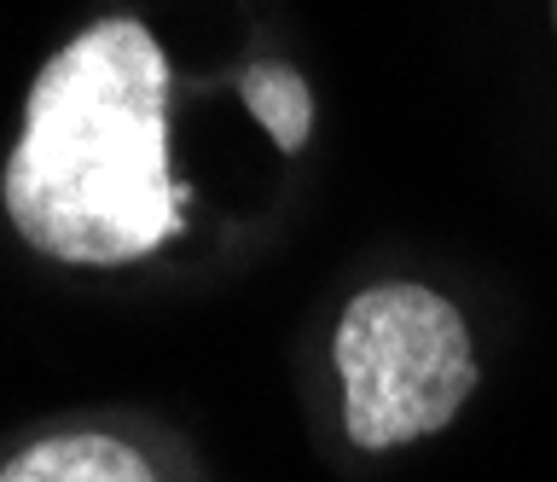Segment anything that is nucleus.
Wrapping results in <instances>:
<instances>
[{"label":"nucleus","instance_id":"nucleus-1","mask_svg":"<svg viewBox=\"0 0 557 482\" xmlns=\"http://www.w3.org/2000/svg\"><path fill=\"white\" fill-rule=\"evenodd\" d=\"M169 64L146 24L104 18L59 47L29 88L7 163V215L52 262H139L186 227L169 175Z\"/></svg>","mask_w":557,"mask_h":482},{"label":"nucleus","instance_id":"nucleus-5","mask_svg":"<svg viewBox=\"0 0 557 482\" xmlns=\"http://www.w3.org/2000/svg\"><path fill=\"white\" fill-rule=\"evenodd\" d=\"M552 24H557V0H552Z\"/></svg>","mask_w":557,"mask_h":482},{"label":"nucleus","instance_id":"nucleus-2","mask_svg":"<svg viewBox=\"0 0 557 482\" xmlns=\"http://www.w3.org/2000/svg\"><path fill=\"white\" fill-rule=\"evenodd\" d=\"M343 424L366 454L424 442L459 419L476 390L465 314L430 285H372L337 320Z\"/></svg>","mask_w":557,"mask_h":482},{"label":"nucleus","instance_id":"nucleus-3","mask_svg":"<svg viewBox=\"0 0 557 482\" xmlns=\"http://www.w3.org/2000/svg\"><path fill=\"white\" fill-rule=\"evenodd\" d=\"M0 482H157L139 447L116 436H47L7 459Z\"/></svg>","mask_w":557,"mask_h":482},{"label":"nucleus","instance_id":"nucleus-4","mask_svg":"<svg viewBox=\"0 0 557 482\" xmlns=\"http://www.w3.org/2000/svg\"><path fill=\"white\" fill-rule=\"evenodd\" d=\"M238 94L250 116L273 134L278 151H302L308 146V128H313V94L308 82L290 71V64H250L238 76Z\"/></svg>","mask_w":557,"mask_h":482}]
</instances>
